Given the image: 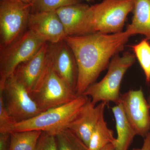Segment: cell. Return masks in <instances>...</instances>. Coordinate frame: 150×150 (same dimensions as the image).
<instances>
[{"label": "cell", "instance_id": "6da1fadb", "mask_svg": "<svg viewBox=\"0 0 150 150\" xmlns=\"http://www.w3.org/2000/svg\"><path fill=\"white\" fill-rule=\"evenodd\" d=\"M131 36L126 30L112 34L96 33L66 37L65 41L72 51L77 64L78 96L82 95L95 83L112 57L123 51Z\"/></svg>", "mask_w": 150, "mask_h": 150}, {"label": "cell", "instance_id": "7a4b0ae2", "mask_svg": "<svg viewBox=\"0 0 150 150\" xmlns=\"http://www.w3.org/2000/svg\"><path fill=\"white\" fill-rule=\"evenodd\" d=\"M133 7V0H103L90 6L86 14V34L122 32Z\"/></svg>", "mask_w": 150, "mask_h": 150}, {"label": "cell", "instance_id": "3957f363", "mask_svg": "<svg viewBox=\"0 0 150 150\" xmlns=\"http://www.w3.org/2000/svg\"><path fill=\"white\" fill-rule=\"evenodd\" d=\"M88 98L83 95L79 96L67 104L40 112L26 121L16 123L11 132L35 130L56 135L67 129Z\"/></svg>", "mask_w": 150, "mask_h": 150}, {"label": "cell", "instance_id": "277c9868", "mask_svg": "<svg viewBox=\"0 0 150 150\" xmlns=\"http://www.w3.org/2000/svg\"><path fill=\"white\" fill-rule=\"evenodd\" d=\"M135 60L134 54L129 52L122 56L115 55L108 65L104 78L88 87L83 95L89 97L95 105L101 102H113L117 104L120 99V87L123 76Z\"/></svg>", "mask_w": 150, "mask_h": 150}, {"label": "cell", "instance_id": "5b68a950", "mask_svg": "<svg viewBox=\"0 0 150 150\" xmlns=\"http://www.w3.org/2000/svg\"><path fill=\"white\" fill-rule=\"evenodd\" d=\"M44 43L28 30L10 45L0 47V88L17 67L31 58Z\"/></svg>", "mask_w": 150, "mask_h": 150}, {"label": "cell", "instance_id": "8992f818", "mask_svg": "<svg viewBox=\"0 0 150 150\" xmlns=\"http://www.w3.org/2000/svg\"><path fill=\"white\" fill-rule=\"evenodd\" d=\"M32 4L20 0L0 2V47L11 44L28 28Z\"/></svg>", "mask_w": 150, "mask_h": 150}, {"label": "cell", "instance_id": "52a82bcc", "mask_svg": "<svg viewBox=\"0 0 150 150\" xmlns=\"http://www.w3.org/2000/svg\"><path fill=\"white\" fill-rule=\"evenodd\" d=\"M42 112L67 104L78 96L50 65L40 86L30 93Z\"/></svg>", "mask_w": 150, "mask_h": 150}, {"label": "cell", "instance_id": "ba28073f", "mask_svg": "<svg viewBox=\"0 0 150 150\" xmlns=\"http://www.w3.org/2000/svg\"><path fill=\"white\" fill-rule=\"evenodd\" d=\"M0 91L2 93L7 110L16 123L26 121L42 112L13 74L7 79Z\"/></svg>", "mask_w": 150, "mask_h": 150}, {"label": "cell", "instance_id": "9c48e42d", "mask_svg": "<svg viewBox=\"0 0 150 150\" xmlns=\"http://www.w3.org/2000/svg\"><path fill=\"white\" fill-rule=\"evenodd\" d=\"M51 43L45 42L34 55L17 67L13 74L29 94L38 88L50 65Z\"/></svg>", "mask_w": 150, "mask_h": 150}, {"label": "cell", "instance_id": "30bf717a", "mask_svg": "<svg viewBox=\"0 0 150 150\" xmlns=\"http://www.w3.org/2000/svg\"><path fill=\"white\" fill-rule=\"evenodd\" d=\"M119 102L137 135L146 137L150 130V109L142 90L121 94Z\"/></svg>", "mask_w": 150, "mask_h": 150}, {"label": "cell", "instance_id": "8fae6325", "mask_svg": "<svg viewBox=\"0 0 150 150\" xmlns=\"http://www.w3.org/2000/svg\"><path fill=\"white\" fill-rule=\"evenodd\" d=\"M50 61L55 72L76 93L77 64L72 51L65 40L56 44L51 43Z\"/></svg>", "mask_w": 150, "mask_h": 150}, {"label": "cell", "instance_id": "7c38bea8", "mask_svg": "<svg viewBox=\"0 0 150 150\" xmlns=\"http://www.w3.org/2000/svg\"><path fill=\"white\" fill-rule=\"evenodd\" d=\"M28 30L40 40L52 44L64 40L67 36L56 11L30 13Z\"/></svg>", "mask_w": 150, "mask_h": 150}, {"label": "cell", "instance_id": "4fadbf2b", "mask_svg": "<svg viewBox=\"0 0 150 150\" xmlns=\"http://www.w3.org/2000/svg\"><path fill=\"white\" fill-rule=\"evenodd\" d=\"M107 103L94 105L89 97L67 129L76 134L88 147L90 139L100 116L104 113Z\"/></svg>", "mask_w": 150, "mask_h": 150}, {"label": "cell", "instance_id": "5bb4252c", "mask_svg": "<svg viewBox=\"0 0 150 150\" xmlns=\"http://www.w3.org/2000/svg\"><path fill=\"white\" fill-rule=\"evenodd\" d=\"M89 7L80 2L65 6L56 11L67 36L86 34V14Z\"/></svg>", "mask_w": 150, "mask_h": 150}, {"label": "cell", "instance_id": "9a60e30c", "mask_svg": "<svg viewBox=\"0 0 150 150\" xmlns=\"http://www.w3.org/2000/svg\"><path fill=\"white\" fill-rule=\"evenodd\" d=\"M116 124L117 137L114 144L115 150H128L136 131L128 121L120 102L112 108Z\"/></svg>", "mask_w": 150, "mask_h": 150}, {"label": "cell", "instance_id": "2e32d148", "mask_svg": "<svg viewBox=\"0 0 150 150\" xmlns=\"http://www.w3.org/2000/svg\"><path fill=\"white\" fill-rule=\"evenodd\" d=\"M133 16L126 30L131 35L142 34L150 40V0H133Z\"/></svg>", "mask_w": 150, "mask_h": 150}, {"label": "cell", "instance_id": "e0dca14e", "mask_svg": "<svg viewBox=\"0 0 150 150\" xmlns=\"http://www.w3.org/2000/svg\"><path fill=\"white\" fill-rule=\"evenodd\" d=\"M115 140L113 131L108 127L103 113L100 116L92 134L88 144V149L100 150L109 144H114Z\"/></svg>", "mask_w": 150, "mask_h": 150}, {"label": "cell", "instance_id": "ac0fdd59", "mask_svg": "<svg viewBox=\"0 0 150 150\" xmlns=\"http://www.w3.org/2000/svg\"><path fill=\"white\" fill-rule=\"evenodd\" d=\"M41 132L35 130L11 132L10 150H35Z\"/></svg>", "mask_w": 150, "mask_h": 150}, {"label": "cell", "instance_id": "d6986e66", "mask_svg": "<svg viewBox=\"0 0 150 150\" xmlns=\"http://www.w3.org/2000/svg\"><path fill=\"white\" fill-rule=\"evenodd\" d=\"M56 138L58 150H89L82 140L67 128L56 134Z\"/></svg>", "mask_w": 150, "mask_h": 150}, {"label": "cell", "instance_id": "ffe728a7", "mask_svg": "<svg viewBox=\"0 0 150 150\" xmlns=\"http://www.w3.org/2000/svg\"><path fill=\"white\" fill-rule=\"evenodd\" d=\"M134 55L138 59L146 77V82H150V43L147 39H143L137 44L131 46Z\"/></svg>", "mask_w": 150, "mask_h": 150}, {"label": "cell", "instance_id": "44dd1931", "mask_svg": "<svg viewBox=\"0 0 150 150\" xmlns=\"http://www.w3.org/2000/svg\"><path fill=\"white\" fill-rule=\"evenodd\" d=\"M80 2L81 0H34L31 6V13L56 11L65 6Z\"/></svg>", "mask_w": 150, "mask_h": 150}, {"label": "cell", "instance_id": "7402d4cb", "mask_svg": "<svg viewBox=\"0 0 150 150\" xmlns=\"http://www.w3.org/2000/svg\"><path fill=\"white\" fill-rule=\"evenodd\" d=\"M16 123L7 110L2 93L0 91V133H10L13 125Z\"/></svg>", "mask_w": 150, "mask_h": 150}, {"label": "cell", "instance_id": "603a6c76", "mask_svg": "<svg viewBox=\"0 0 150 150\" xmlns=\"http://www.w3.org/2000/svg\"><path fill=\"white\" fill-rule=\"evenodd\" d=\"M35 150H58L56 135L42 131Z\"/></svg>", "mask_w": 150, "mask_h": 150}, {"label": "cell", "instance_id": "cb8c5ba5", "mask_svg": "<svg viewBox=\"0 0 150 150\" xmlns=\"http://www.w3.org/2000/svg\"><path fill=\"white\" fill-rule=\"evenodd\" d=\"M11 133H0V150H10Z\"/></svg>", "mask_w": 150, "mask_h": 150}, {"label": "cell", "instance_id": "d4e9b609", "mask_svg": "<svg viewBox=\"0 0 150 150\" xmlns=\"http://www.w3.org/2000/svg\"><path fill=\"white\" fill-rule=\"evenodd\" d=\"M145 137L142 147L139 149H134L133 150H150V132Z\"/></svg>", "mask_w": 150, "mask_h": 150}, {"label": "cell", "instance_id": "484cf974", "mask_svg": "<svg viewBox=\"0 0 150 150\" xmlns=\"http://www.w3.org/2000/svg\"><path fill=\"white\" fill-rule=\"evenodd\" d=\"M100 150H115L114 145L112 144H109Z\"/></svg>", "mask_w": 150, "mask_h": 150}, {"label": "cell", "instance_id": "4316f807", "mask_svg": "<svg viewBox=\"0 0 150 150\" xmlns=\"http://www.w3.org/2000/svg\"><path fill=\"white\" fill-rule=\"evenodd\" d=\"M23 2L27 4H32L34 0H20Z\"/></svg>", "mask_w": 150, "mask_h": 150}, {"label": "cell", "instance_id": "83f0119b", "mask_svg": "<svg viewBox=\"0 0 150 150\" xmlns=\"http://www.w3.org/2000/svg\"><path fill=\"white\" fill-rule=\"evenodd\" d=\"M147 101L148 102V104H149V108L150 109V93L149 96V97H148Z\"/></svg>", "mask_w": 150, "mask_h": 150}, {"label": "cell", "instance_id": "f1b7e54d", "mask_svg": "<svg viewBox=\"0 0 150 150\" xmlns=\"http://www.w3.org/2000/svg\"><path fill=\"white\" fill-rule=\"evenodd\" d=\"M83 1H86L87 2L90 3L93 1V0H83Z\"/></svg>", "mask_w": 150, "mask_h": 150}, {"label": "cell", "instance_id": "f546056e", "mask_svg": "<svg viewBox=\"0 0 150 150\" xmlns=\"http://www.w3.org/2000/svg\"><path fill=\"white\" fill-rule=\"evenodd\" d=\"M1 1H4V0H1Z\"/></svg>", "mask_w": 150, "mask_h": 150}]
</instances>
